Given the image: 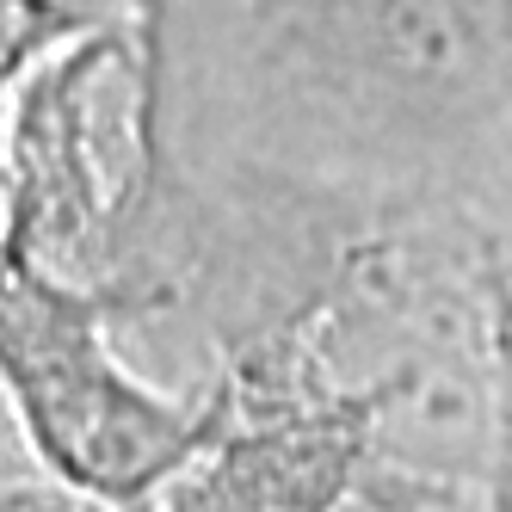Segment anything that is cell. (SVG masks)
Returning a JSON list of instances; mask_svg holds the SVG:
<instances>
[{"label": "cell", "mask_w": 512, "mask_h": 512, "mask_svg": "<svg viewBox=\"0 0 512 512\" xmlns=\"http://www.w3.org/2000/svg\"><path fill=\"white\" fill-rule=\"evenodd\" d=\"M488 512H512V241L494 278V457H488Z\"/></svg>", "instance_id": "3"}, {"label": "cell", "mask_w": 512, "mask_h": 512, "mask_svg": "<svg viewBox=\"0 0 512 512\" xmlns=\"http://www.w3.org/2000/svg\"><path fill=\"white\" fill-rule=\"evenodd\" d=\"M371 438L377 395L284 321L210 364L204 426L149 512H371Z\"/></svg>", "instance_id": "2"}, {"label": "cell", "mask_w": 512, "mask_h": 512, "mask_svg": "<svg viewBox=\"0 0 512 512\" xmlns=\"http://www.w3.org/2000/svg\"><path fill=\"white\" fill-rule=\"evenodd\" d=\"M0 383L25 451L118 512H149L204 426V389H149L112 346L105 297L44 272L25 241L0 266Z\"/></svg>", "instance_id": "1"}, {"label": "cell", "mask_w": 512, "mask_h": 512, "mask_svg": "<svg viewBox=\"0 0 512 512\" xmlns=\"http://www.w3.org/2000/svg\"><path fill=\"white\" fill-rule=\"evenodd\" d=\"M494 13H500V38H506V68H512V0H494Z\"/></svg>", "instance_id": "4"}]
</instances>
